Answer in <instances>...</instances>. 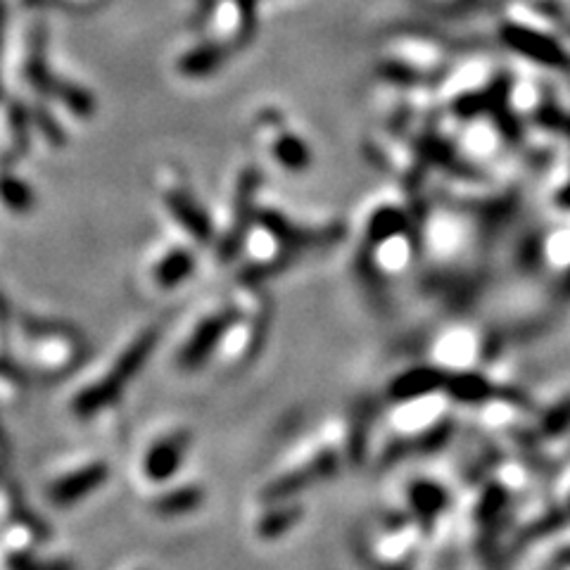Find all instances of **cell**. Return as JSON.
Segmentation results:
<instances>
[{"mask_svg": "<svg viewBox=\"0 0 570 570\" xmlns=\"http://www.w3.org/2000/svg\"><path fill=\"white\" fill-rule=\"evenodd\" d=\"M160 338H162L160 326H150L138 333L136 338L119 352V357L114 359L110 369L98 378V383L86 385V388L74 397L72 402L74 416L84 418L86 421V418H91L95 414H100V411L119 404V399H122L126 388L131 385V380L143 371L145 361H148L150 354L157 350Z\"/></svg>", "mask_w": 570, "mask_h": 570, "instance_id": "obj_1", "label": "cell"}, {"mask_svg": "<svg viewBox=\"0 0 570 570\" xmlns=\"http://www.w3.org/2000/svg\"><path fill=\"white\" fill-rule=\"evenodd\" d=\"M19 331H22V347L27 361L41 376H57V373L79 364L84 342L74 328L22 316Z\"/></svg>", "mask_w": 570, "mask_h": 570, "instance_id": "obj_2", "label": "cell"}, {"mask_svg": "<svg viewBox=\"0 0 570 570\" xmlns=\"http://www.w3.org/2000/svg\"><path fill=\"white\" fill-rule=\"evenodd\" d=\"M257 27V0H214L209 5V38L228 53L252 41Z\"/></svg>", "mask_w": 570, "mask_h": 570, "instance_id": "obj_3", "label": "cell"}, {"mask_svg": "<svg viewBox=\"0 0 570 570\" xmlns=\"http://www.w3.org/2000/svg\"><path fill=\"white\" fill-rule=\"evenodd\" d=\"M238 307H221L217 312L207 314L195 331L190 333V338L183 342L179 350V366L186 371H198L207 364V359L214 352L221 350L228 331L233 328V323L240 319Z\"/></svg>", "mask_w": 570, "mask_h": 570, "instance_id": "obj_4", "label": "cell"}, {"mask_svg": "<svg viewBox=\"0 0 570 570\" xmlns=\"http://www.w3.org/2000/svg\"><path fill=\"white\" fill-rule=\"evenodd\" d=\"M257 131L269 143L271 157L283 169L293 171V174H302V171L309 169V164H312V148H309V143L304 141L300 133H295L285 124L281 112L264 110L257 117Z\"/></svg>", "mask_w": 570, "mask_h": 570, "instance_id": "obj_5", "label": "cell"}, {"mask_svg": "<svg viewBox=\"0 0 570 570\" xmlns=\"http://www.w3.org/2000/svg\"><path fill=\"white\" fill-rule=\"evenodd\" d=\"M340 468V456L335 449L331 447H323L321 452H316L309 456L307 461L297 464L295 468H290L288 473L278 475L274 483H269L264 487L262 499L266 504L269 502H281V499H290L295 497L297 492L307 490L321 480L333 478Z\"/></svg>", "mask_w": 570, "mask_h": 570, "instance_id": "obj_6", "label": "cell"}, {"mask_svg": "<svg viewBox=\"0 0 570 570\" xmlns=\"http://www.w3.org/2000/svg\"><path fill=\"white\" fill-rule=\"evenodd\" d=\"M502 41L513 53L523 55L525 60L537 62L542 67L561 69L570 65V57L561 43L537 29L521 27V24H506L502 29Z\"/></svg>", "mask_w": 570, "mask_h": 570, "instance_id": "obj_7", "label": "cell"}, {"mask_svg": "<svg viewBox=\"0 0 570 570\" xmlns=\"http://www.w3.org/2000/svg\"><path fill=\"white\" fill-rule=\"evenodd\" d=\"M162 198L164 205H167V212L190 238H195L198 243H209L212 240V219H209V214L200 205L198 198L190 193L186 183L179 179H169L167 186H164Z\"/></svg>", "mask_w": 570, "mask_h": 570, "instance_id": "obj_8", "label": "cell"}, {"mask_svg": "<svg viewBox=\"0 0 570 570\" xmlns=\"http://www.w3.org/2000/svg\"><path fill=\"white\" fill-rule=\"evenodd\" d=\"M259 171L255 167H247L240 174L238 188H236V200H233V221L228 226L226 238L221 240V257L224 259H233L240 252V245H243V238L250 231L252 221H255L257 207H255V198H257V188H259Z\"/></svg>", "mask_w": 570, "mask_h": 570, "instance_id": "obj_9", "label": "cell"}, {"mask_svg": "<svg viewBox=\"0 0 570 570\" xmlns=\"http://www.w3.org/2000/svg\"><path fill=\"white\" fill-rule=\"evenodd\" d=\"M190 442H193V437H190L188 430H171V433L162 435L160 440L152 442V445L145 449L141 464L145 480L160 485L174 478L183 466Z\"/></svg>", "mask_w": 570, "mask_h": 570, "instance_id": "obj_10", "label": "cell"}, {"mask_svg": "<svg viewBox=\"0 0 570 570\" xmlns=\"http://www.w3.org/2000/svg\"><path fill=\"white\" fill-rule=\"evenodd\" d=\"M107 478H110V466L105 461H91V464L65 473L62 478H55L48 487V502L60 506V509H67V506H74L91 497L95 490H100L107 483Z\"/></svg>", "mask_w": 570, "mask_h": 570, "instance_id": "obj_11", "label": "cell"}, {"mask_svg": "<svg viewBox=\"0 0 570 570\" xmlns=\"http://www.w3.org/2000/svg\"><path fill=\"white\" fill-rule=\"evenodd\" d=\"M447 383V369L440 364H426L414 366V369L399 373L390 385L392 402H409V399H421L437 395L445 390Z\"/></svg>", "mask_w": 570, "mask_h": 570, "instance_id": "obj_12", "label": "cell"}, {"mask_svg": "<svg viewBox=\"0 0 570 570\" xmlns=\"http://www.w3.org/2000/svg\"><path fill=\"white\" fill-rule=\"evenodd\" d=\"M228 50L221 46L214 38H205L198 46L188 48L186 53L179 57V72L188 79H205V76H212L214 72H219L221 65L226 62Z\"/></svg>", "mask_w": 570, "mask_h": 570, "instance_id": "obj_13", "label": "cell"}, {"mask_svg": "<svg viewBox=\"0 0 570 570\" xmlns=\"http://www.w3.org/2000/svg\"><path fill=\"white\" fill-rule=\"evenodd\" d=\"M205 504V490L200 485H181L174 487V490L162 492L160 497L152 502V513L160 518H183L190 516L193 511H198L200 506Z\"/></svg>", "mask_w": 570, "mask_h": 570, "instance_id": "obj_14", "label": "cell"}, {"mask_svg": "<svg viewBox=\"0 0 570 570\" xmlns=\"http://www.w3.org/2000/svg\"><path fill=\"white\" fill-rule=\"evenodd\" d=\"M271 509H266L257 521V537L259 540L274 542L281 540L283 535H288L290 530L295 528L297 523L302 521V509L288 499H281V502H269Z\"/></svg>", "mask_w": 570, "mask_h": 570, "instance_id": "obj_15", "label": "cell"}, {"mask_svg": "<svg viewBox=\"0 0 570 570\" xmlns=\"http://www.w3.org/2000/svg\"><path fill=\"white\" fill-rule=\"evenodd\" d=\"M409 506L418 523L430 525L447 506V490L433 480H416L409 485Z\"/></svg>", "mask_w": 570, "mask_h": 570, "instance_id": "obj_16", "label": "cell"}, {"mask_svg": "<svg viewBox=\"0 0 570 570\" xmlns=\"http://www.w3.org/2000/svg\"><path fill=\"white\" fill-rule=\"evenodd\" d=\"M195 274V257L193 252L186 247H171L169 252H164L160 262L155 264L152 278L160 285L162 290H174L181 283H186L190 276Z\"/></svg>", "mask_w": 570, "mask_h": 570, "instance_id": "obj_17", "label": "cell"}, {"mask_svg": "<svg viewBox=\"0 0 570 570\" xmlns=\"http://www.w3.org/2000/svg\"><path fill=\"white\" fill-rule=\"evenodd\" d=\"M454 402L461 404H480L485 399L494 397V388L490 385L483 373H475V371H447V383L445 390Z\"/></svg>", "mask_w": 570, "mask_h": 570, "instance_id": "obj_18", "label": "cell"}, {"mask_svg": "<svg viewBox=\"0 0 570 570\" xmlns=\"http://www.w3.org/2000/svg\"><path fill=\"white\" fill-rule=\"evenodd\" d=\"M399 233H409V219L404 209L390 205L378 207L366 224V243L378 245L383 240L399 236Z\"/></svg>", "mask_w": 570, "mask_h": 570, "instance_id": "obj_19", "label": "cell"}, {"mask_svg": "<svg viewBox=\"0 0 570 570\" xmlns=\"http://www.w3.org/2000/svg\"><path fill=\"white\" fill-rule=\"evenodd\" d=\"M0 202L15 214H27L34 207V193L19 176L10 171H0Z\"/></svg>", "mask_w": 570, "mask_h": 570, "instance_id": "obj_20", "label": "cell"}, {"mask_svg": "<svg viewBox=\"0 0 570 570\" xmlns=\"http://www.w3.org/2000/svg\"><path fill=\"white\" fill-rule=\"evenodd\" d=\"M5 568L8 570H76L72 563L65 559H41V556H34L29 551V547L10 549V554L5 556Z\"/></svg>", "mask_w": 570, "mask_h": 570, "instance_id": "obj_21", "label": "cell"}, {"mask_svg": "<svg viewBox=\"0 0 570 570\" xmlns=\"http://www.w3.org/2000/svg\"><path fill=\"white\" fill-rule=\"evenodd\" d=\"M34 3L60 5V8H67V10H91V8H98L100 3H105V0H34Z\"/></svg>", "mask_w": 570, "mask_h": 570, "instance_id": "obj_22", "label": "cell"}, {"mask_svg": "<svg viewBox=\"0 0 570 570\" xmlns=\"http://www.w3.org/2000/svg\"><path fill=\"white\" fill-rule=\"evenodd\" d=\"M371 568L373 570H407L404 568V563H397V561H385V559H376L371 561Z\"/></svg>", "mask_w": 570, "mask_h": 570, "instance_id": "obj_23", "label": "cell"}, {"mask_svg": "<svg viewBox=\"0 0 570 570\" xmlns=\"http://www.w3.org/2000/svg\"><path fill=\"white\" fill-rule=\"evenodd\" d=\"M3 27H5V5L0 0V50H3ZM0 93H3V86H0Z\"/></svg>", "mask_w": 570, "mask_h": 570, "instance_id": "obj_24", "label": "cell"}, {"mask_svg": "<svg viewBox=\"0 0 570 570\" xmlns=\"http://www.w3.org/2000/svg\"><path fill=\"white\" fill-rule=\"evenodd\" d=\"M559 202H561V205H566V207L570 209V183H568V186H566V188H563V190H561V195H559Z\"/></svg>", "mask_w": 570, "mask_h": 570, "instance_id": "obj_25", "label": "cell"}, {"mask_svg": "<svg viewBox=\"0 0 570 570\" xmlns=\"http://www.w3.org/2000/svg\"><path fill=\"white\" fill-rule=\"evenodd\" d=\"M202 3H205V5H207V8H209V5H212V3H214V0H202Z\"/></svg>", "mask_w": 570, "mask_h": 570, "instance_id": "obj_26", "label": "cell"}]
</instances>
